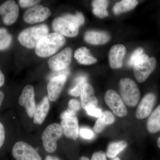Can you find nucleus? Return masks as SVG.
<instances>
[{
	"label": "nucleus",
	"instance_id": "f257e3e1",
	"mask_svg": "<svg viewBox=\"0 0 160 160\" xmlns=\"http://www.w3.org/2000/svg\"><path fill=\"white\" fill-rule=\"evenodd\" d=\"M66 42L64 36L52 32L43 37L35 48V52L38 56L46 58L52 55L62 47Z\"/></svg>",
	"mask_w": 160,
	"mask_h": 160
},
{
	"label": "nucleus",
	"instance_id": "f03ea898",
	"mask_svg": "<svg viewBox=\"0 0 160 160\" xmlns=\"http://www.w3.org/2000/svg\"><path fill=\"white\" fill-rule=\"evenodd\" d=\"M49 29L45 24L29 27L24 29L18 37V40L22 46L29 49L36 48L43 37L48 34Z\"/></svg>",
	"mask_w": 160,
	"mask_h": 160
},
{
	"label": "nucleus",
	"instance_id": "7ed1b4c3",
	"mask_svg": "<svg viewBox=\"0 0 160 160\" xmlns=\"http://www.w3.org/2000/svg\"><path fill=\"white\" fill-rule=\"evenodd\" d=\"M119 85L120 93L124 102L129 107L136 106L140 97L139 89L136 83L128 78H123L120 80Z\"/></svg>",
	"mask_w": 160,
	"mask_h": 160
},
{
	"label": "nucleus",
	"instance_id": "20e7f679",
	"mask_svg": "<svg viewBox=\"0 0 160 160\" xmlns=\"http://www.w3.org/2000/svg\"><path fill=\"white\" fill-rule=\"evenodd\" d=\"M63 133L62 126L58 123L49 125L42 135V141L45 150L49 153L54 152L57 148V142Z\"/></svg>",
	"mask_w": 160,
	"mask_h": 160
},
{
	"label": "nucleus",
	"instance_id": "39448f33",
	"mask_svg": "<svg viewBox=\"0 0 160 160\" xmlns=\"http://www.w3.org/2000/svg\"><path fill=\"white\" fill-rule=\"evenodd\" d=\"M12 155L16 160H42L34 148L28 143L20 141L13 145Z\"/></svg>",
	"mask_w": 160,
	"mask_h": 160
},
{
	"label": "nucleus",
	"instance_id": "423d86ee",
	"mask_svg": "<svg viewBox=\"0 0 160 160\" xmlns=\"http://www.w3.org/2000/svg\"><path fill=\"white\" fill-rule=\"evenodd\" d=\"M105 100L106 104L117 116L122 118L127 115V108L122 98L116 92L112 89L107 90L105 94Z\"/></svg>",
	"mask_w": 160,
	"mask_h": 160
},
{
	"label": "nucleus",
	"instance_id": "0eeeda50",
	"mask_svg": "<svg viewBox=\"0 0 160 160\" xmlns=\"http://www.w3.org/2000/svg\"><path fill=\"white\" fill-rule=\"evenodd\" d=\"M19 6L14 1L8 0L0 5V16L6 26L14 24L18 18Z\"/></svg>",
	"mask_w": 160,
	"mask_h": 160
},
{
	"label": "nucleus",
	"instance_id": "6e6552de",
	"mask_svg": "<svg viewBox=\"0 0 160 160\" xmlns=\"http://www.w3.org/2000/svg\"><path fill=\"white\" fill-rule=\"evenodd\" d=\"M72 55V50L71 48L67 47L63 49L48 60L49 68L54 71L66 69L71 63Z\"/></svg>",
	"mask_w": 160,
	"mask_h": 160
},
{
	"label": "nucleus",
	"instance_id": "1a4fd4ad",
	"mask_svg": "<svg viewBox=\"0 0 160 160\" xmlns=\"http://www.w3.org/2000/svg\"><path fill=\"white\" fill-rule=\"evenodd\" d=\"M50 9L42 5H37L27 9L23 15L26 22L29 24L41 22L51 16Z\"/></svg>",
	"mask_w": 160,
	"mask_h": 160
},
{
	"label": "nucleus",
	"instance_id": "9d476101",
	"mask_svg": "<svg viewBox=\"0 0 160 160\" xmlns=\"http://www.w3.org/2000/svg\"><path fill=\"white\" fill-rule=\"evenodd\" d=\"M52 28L54 32L67 37H76L79 32V27L77 25L62 17H58L53 20Z\"/></svg>",
	"mask_w": 160,
	"mask_h": 160
},
{
	"label": "nucleus",
	"instance_id": "9b49d317",
	"mask_svg": "<svg viewBox=\"0 0 160 160\" xmlns=\"http://www.w3.org/2000/svg\"><path fill=\"white\" fill-rule=\"evenodd\" d=\"M34 97V87L28 85L24 87L18 100L19 104L25 107L28 116L30 118L34 117L36 109Z\"/></svg>",
	"mask_w": 160,
	"mask_h": 160
},
{
	"label": "nucleus",
	"instance_id": "f8f14e48",
	"mask_svg": "<svg viewBox=\"0 0 160 160\" xmlns=\"http://www.w3.org/2000/svg\"><path fill=\"white\" fill-rule=\"evenodd\" d=\"M157 61L154 58H149L146 62L133 66V71L137 80L140 83L145 82L156 66Z\"/></svg>",
	"mask_w": 160,
	"mask_h": 160
},
{
	"label": "nucleus",
	"instance_id": "ddd939ff",
	"mask_svg": "<svg viewBox=\"0 0 160 160\" xmlns=\"http://www.w3.org/2000/svg\"><path fill=\"white\" fill-rule=\"evenodd\" d=\"M157 98L153 93H148L143 97L136 111L135 116L138 119H143L149 116L156 102Z\"/></svg>",
	"mask_w": 160,
	"mask_h": 160
},
{
	"label": "nucleus",
	"instance_id": "4468645a",
	"mask_svg": "<svg viewBox=\"0 0 160 160\" xmlns=\"http://www.w3.org/2000/svg\"><path fill=\"white\" fill-rule=\"evenodd\" d=\"M67 76L61 74L55 76L49 80L47 85L48 98L52 102L58 99L66 82Z\"/></svg>",
	"mask_w": 160,
	"mask_h": 160
},
{
	"label": "nucleus",
	"instance_id": "2eb2a0df",
	"mask_svg": "<svg viewBox=\"0 0 160 160\" xmlns=\"http://www.w3.org/2000/svg\"><path fill=\"white\" fill-rule=\"evenodd\" d=\"M81 106L86 110L91 108L97 107L98 100L94 95L93 87L89 83H86L83 85L81 93Z\"/></svg>",
	"mask_w": 160,
	"mask_h": 160
},
{
	"label": "nucleus",
	"instance_id": "dca6fc26",
	"mask_svg": "<svg viewBox=\"0 0 160 160\" xmlns=\"http://www.w3.org/2000/svg\"><path fill=\"white\" fill-rule=\"evenodd\" d=\"M126 53V48L122 44L112 46L109 50V65L112 69H118L122 66L123 60Z\"/></svg>",
	"mask_w": 160,
	"mask_h": 160
},
{
	"label": "nucleus",
	"instance_id": "f3484780",
	"mask_svg": "<svg viewBox=\"0 0 160 160\" xmlns=\"http://www.w3.org/2000/svg\"><path fill=\"white\" fill-rule=\"evenodd\" d=\"M61 126L63 133L67 138L76 140L78 137V120L76 117L69 118L62 120Z\"/></svg>",
	"mask_w": 160,
	"mask_h": 160
},
{
	"label": "nucleus",
	"instance_id": "a211bd4d",
	"mask_svg": "<svg viewBox=\"0 0 160 160\" xmlns=\"http://www.w3.org/2000/svg\"><path fill=\"white\" fill-rule=\"evenodd\" d=\"M110 36L109 33L104 31H89L84 36L85 41L92 45H102L109 42Z\"/></svg>",
	"mask_w": 160,
	"mask_h": 160
},
{
	"label": "nucleus",
	"instance_id": "6ab92c4d",
	"mask_svg": "<svg viewBox=\"0 0 160 160\" xmlns=\"http://www.w3.org/2000/svg\"><path fill=\"white\" fill-rule=\"evenodd\" d=\"M49 98L45 96L41 102L36 106L33 117V122L35 124L38 125L42 124L49 112Z\"/></svg>",
	"mask_w": 160,
	"mask_h": 160
},
{
	"label": "nucleus",
	"instance_id": "aec40b11",
	"mask_svg": "<svg viewBox=\"0 0 160 160\" xmlns=\"http://www.w3.org/2000/svg\"><path fill=\"white\" fill-rule=\"evenodd\" d=\"M74 58L78 62L83 65H92L97 62V59L90 54L89 49L85 47H81L76 50Z\"/></svg>",
	"mask_w": 160,
	"mask_h": 160
},
{
	"label": "nucleus",
	"instance_id": "412c9836",
	"mask_svg": "<svg viewBox=\"0 0 160 160\" xmlns=\"http://www.w3.org/2000/svg\"><path fill=\"white\" fill-rule=\"evenodd\" d=\"M114 121V116L110 111L103 112L102 115L98 118L93 127V129L96 133H100L104 130L106 126L112 124Z\"/></svg>",
	"mask_w": 160,
	"mask_h": 160
},
{
	"label": "nucleus",
	"instance_id": "4be33fe9",
	"mask_svg": "<svg viewBox=\"0 0 160 160\" xmlns=\"http://www.w3.org/2000/svg\"><path fill=\"white\" fill-rule=\"evenodd\" d=\"M146 127L148 131L151 133L160 131V105L149 116L146 123Z\"/></svg>",
	"mask_w": 160,
	"mask_h": 160
},
{
	"label": "nucleus",
	"instance_id": "5701e85b",
	"mask_svg": "<svg viewBox=\"0 0 160 160\" xmlns=\"http://www.w3.org/2000/svg\"><path fill=\"white\" fill-rule=\"evenodd\" d=\"M138 4L136 0H123L116 3L113 7V12L116 15H119L123 12L130 11L134 9Z\"/></svg>",
	"mask_w": 160,
	"mask_h": 160
},
{
	"label": "nucleus",
	"instance_id": "b1692460",
	"mask_svg": "<svg viewBox=\"0 0 160 160\" xmlns=\"http://www.w3.org/2000/svg\"><path fill=\"white\" fill-rule=\"evenodd\" d=\"M127 146L128 143L125 141L110 143L107 148L106 157L112 159L116 158L117 156L124 150Z\"/></svg>",
	"mask_w": 160,
	"mask_h": 160
},
{
	"label": "nucleus",
	"instance_id": "393cba45",
	"mask_svg": "<svg viewBox=\"0 0 160 160\" xmlns=\"http://www.w3.org/2000/svg\"><path fill=\"white\" fill-rule=\"evenodd\" d=\"M109 2L106 0H95L92 2L93 14L100 18H105L109 15L106 10Z\"/></svg>",
	"mask_w": 160,
	"mask_h": 160
},
{
	"label": "nucleus",
	"instance_id": "a878e982",
	"mask_svg": "<svg viewBox=\"0 0 160 160\" xmlns=\"http://www.w3.org/2000/svg\"><path fill=\"white\" fill-rule=\"evenodd\" d=\"M12 41V37L6 28L0 27V51L9 49Z\"/></svg>",
	"mask_w": 160,
	"mask_h": 160
},
{
	"label": "nucleus",
	"instance_id": "bb28decb",
	"mask_svg": "<svg viewBox=\"0 0 160 160\" xmlns=\"http://www.w3.org/2000/svg\"><path fill=\"white\" fill-rule=\"evenodd\" d=\"M87 82V78L84 76L79 77L75 80V86L73 88L69 90V93L72 96L77 97L80 95L81 90L83 85L86 84Z\"/></svg>",
	"mask_w": 160,
	"mask_h": 160
},
{
	"label": "nucleus",
	"instance_id": "cd10ccee",
	"mask_svg": "<svg viewBox=\"0 0 160 160\" xmlns=\"http://www.w3.org/2000/svg\"><path fill=\"white\" fill-rule=\"evenodd\" d=\"M64 19L73 23L78 27L83 25L85 22V18L82 13L80 12H77L75 15L66 14L62 17Z\"/></svg>",
	"mask_w": 160,
	"mask_h": 160
},
{
	"label": "nucleus",
	"instance_id": "c85d7f7f",
	"mask_svg": "<svg viewBox=\"0 0 160 160\" xmlns=\"http://www.w3.org/2000/svg\"><path fill=\"white\" fill-rule=\"evenodd\" d=\"M143 52H144V50L142 48H138L135 50L129 58L128 62V66L130 67H133L136 60L140 56L143 54Z\"/></svg>",
	"mask_w": 160,
	"mask_h": 160
},
{
	"label": "nucleus",
	"instance_id": "c756f323",
	"mask_svg": "<svg viewBox=\"0 0 160 160\" xmlns=\"http://www.w3.org/2000/svg\"><path fill=\"white\" fill-rule=\"evenodd\" d=\"M79 132L81 136L83 138L86 139H91L94 135L92 130L86 127L81 128L80 129Z\"/></svg>",
	"mask_w": 160,
	"mask_h": 160
},
{
	"label": "nucleus",
	"instance_id": "7c9ffc66",
	"mask_svg": "<svg viewBox=\"0 0 160 160\" xmlns=\"http://www.w3.org/2000/svg\"><path fill=\"white\" fill-rule=\"evenodd\" d=\"M81 106L79 101L75 99H72L68 102V108L76 112L81 109Z\"/></svg>",
	"mask_w": 160,
	"mask_h": 160
},
{
	"label": "nucleus",
	"instance_id": "2f4dec72",
	"mask_svg": "<svg viewBox=\"0 0 160 160\" xmlns=\"http://www.w3.org/2000/svg\"><path fill=\"white\" fill-rule=\"evenodd\" d=\"M40 2V1L35 0H19L18 1L20 6L23 8L35 6Z\"/></svg>",
	"mask_w": 160,
	"mask_h": 160
},
{
	"label": "nucleus",
	"instance_id": "473e14b6",
	"mask_svg": "<svg viewBox=\"0 0 160 160\" xmlns=\"http://www.w3.org/2000/svg\"><path fill=\"white\" fill-rule=\"evenodd\" d=\"M6 138V131L5 126L0 121V149L4 145Z\"/></svg>",
	"mask_w": 160,
	"mask_h": 160
},
{
	"label": "nucleus",
	"instance_id": "72a5a7b5",
	"mask_svg": "<svg viewBox=\"0 0 160 160\" xmlns=\"http://www.w3.org/2000/svg\"><path fill=\"white\" fill-rule=\"evenodd\" d=\"M76 112L68 108L61 113L60 115V118L62 120L66 119L76 116Z\"/></svg>",
	"mask_w": 160,
	"mask_h": 160
},
{
	"label": "nucleus",
	"instance_id": "f704fd0d",
	"mask_svg": "<svg viewBox=\"0 0 160 160\" xmlns=\"http://www.w3.org/2000/svg\"><path fill=\"white\" fill-rule=\"evenodd\" d=\"M86 111H87V113L89 115L98 118L101 116L103 112L102 109L98 108L97 107L89 108V109H87Z\"/></svg>",
	"mask_w": 160,
	"mask_h": 160
},
{
	"label": "nucleus",
	"instance_id": "c9c22d12",
	"mask_svg": "<svg viewBox=\"0 0 160 160\" xmlns=\"http://www.w3.org/2000/svg\"><path fill=\"white\" fill-rule=\"evenodd\" d=\"M106 155L104 152L99 151L93 153L91 160H107Z\"/></svg>",
	"mask_w": 160,
	"mask_h": 160
},
{
	"label": "nucleus",
	"instance_id": "e433bc0d",
	"mask_svg": "<svg viewBox=\"0 0 160 160\" xmlns=\"http://www.w3.org/2000/svg\"><path fill=\"white\" fill-rule=\"evenodd\" d=\"M5 82V77L2 72L0 69V87H2Z\"/></svg>",
	"mask_w": 160,
	"mask_h": 160
},
{
	"label": "nucleus",
	"instance_id": "4c0bfd02",
	"mask_svg": "<svg viewBox=\"0 0 160 160\" xmlns=\"http://www.w3.org/2000/svg\"><path fill=\"white\" fill-rule=\"evenodd\" d=\"M4 99H5V94L2 90H0V108L2 105Z\"/></svg>",
	"mask_w": 160,
	"mask_h": 160
},
{
	"label": "nucleus",
	"instance_id": "58836bf2",
	"mask_svg": "<svg viewBox=\"0 0 160 160\" xmlns=\"http://www.w3.org/2000/svg\"><path fill=\"white\" fill-rule=\"evenodd\" d=\"M45 160H61L59 158L55 156H48L46 157Z\"/></svg>",
	"mask_w": 160,
	"mask_h": 160
},
{
	"label": "nucleus",
	"instance_id": "ea45409f",
	"mask_svg": "<svg viewBox=\"0 0 160 160\" xmlns=\"http://www.w3.org/2000/svg\"><path fill=\"white\" fill-rule=\"evenodd\" d=\"M80 160H89L88 158L86 157H82L80 158Z\"/></svg>",
	"mask_w": 160,
	"mask_h": 160
},
{
	"label": "nucleus",
	"instance_id": "a19ab883",
	"mask_svg": "<svg viewBox=\"0 0 160 160\" xmlns=\"http://www.w3.org/2000/svg\"><path fill=\"white\" fill-rule=\"evenodd\" d=\"M157 145L158 147L160 149V137L158 139L157 141Z\"/></svg>",
	"mask_w": 160,
	"mask_h": 160
},
{
	"label": "nucleus",
	"instance_id": "79ce46f5",
	"mask_svg": "<svg viewBox=\"0 0 160 160\" xmlns=\"http://www.w3.org/2000/svg\"><path fill=\"white\" fill-rule=\"evenodd\" d=\"M111 160H120V159L119 158L116 157L115 158H114L112 159Z\"/></svg>",
	"mask_w": 160,
	"mask_h": 160
}]
</instances>
